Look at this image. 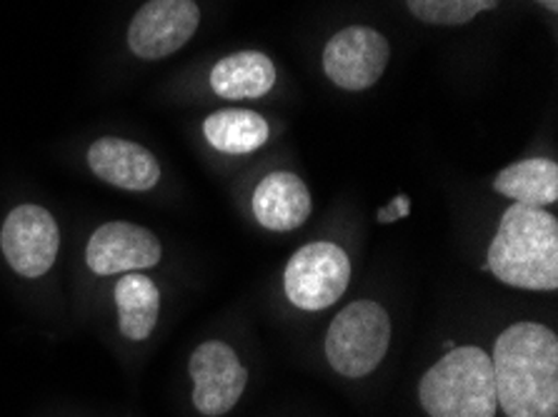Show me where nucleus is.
<instances>
[{
    "label": "nucleus",
    "mask_w": 558,
    "mask_h": 417,
    "mask_svg": "<svg viewBox=\"0 0 558 417\" xmlns=\"http://www.w3.org/2000/svg\"><path fill=\"white\" fill-rule=\"evenodd\" d=\"M496 403L506 417L558 415V338L538 322H515L496 340Z\"/></svg>",
    "instance_id": "obj_1"
},
{
    "label": "nucleus",
    "mask_w": 558,
    "mask_h": 417,
    "mask_svg": "<svg viewBox=\"0 0 558 417\" xmlns=\"http://www.w3.org/2000/svg\"><path fill=\"white\" fill-rule=\"evenodd\" d=\"M488 270L521 291L558 287V220L551 212L511 206L488 248Z\"/></svg>",
    "instance_id": "obj_2"
},
{
    "label": "nucleus",
    "mask_w": 558,
    "mask_h": 417,
    "mask_svg": "<svg viewBox=\"0 0 558 417\" xmlns=\"http://www.w3.org/2000/svg\"><path fill=\"white\" fill-rule=\"evenodd\" d=\"M418 397L428 417H496L492 355L481 347H453L421 378Z\"/></svg>",
    "instance_id": "obj_3"
},
{
    "label": "nucleus",
    "mask_w": 558,
    "mask_h": 417,
    "mask_svg": "<svg viewBox=\"0 0 558 417\" xmlns=\"http://www.w3.org/2000/svg\"><path fill=\"white\" fill-rule=\"evenodd\" d=\"M391 343V318L374 301L351 303L333 318L326 335V357L343 378H366L384 363Z\"/></svg>",
    "instance_id": "obj_4"
},
{
    "label": "nucleus",
    "mask_w": 558,
    "mask_h": 417,
    "mask_svg": "<svg viewBox=\"0 0 558 417\" xmlns=\"http://www.w3.org/2000/svg\"><path fill=\"white\" fill-rule=\"evenodd\" d=\"M351 280V260L333 243L295 250L283 272V291L295 308L318 312L341 301Z\"/></svg>",
    "instance_id": "obj_5"
},
{
    "label": "nucleus",
    "mask_w": 558,
    "mask_h": 417,
    "mask_svg": "<svg viewBox=\"0 0 558 417\" xmlns=\"http://www.w3.org/2000/svg\"><path fill=\"white\" fill-rule=\"evenodd\" d=\"M0 248L5 260L23 278H40L53 268L61 248V230L53 216L38 206L11 210L0 230Z\"/></svg>",
    "instance_id": "obj_6"
},
{
    "label": "nucleus",
    "mask_w": 558,
    "mask_h": 417,
    "mask_svg": "<svg viewBox=\"0 0 558 417\" xmlns=\"http://www.w3.org/2000/svg\"><path fill=\"white\" fill-rule=\"evenodd\" d=\"M198 23L196 0H148L131 21L129 46L143 61H160L181 50Z\"/></svg>",
    "instance_id": "obj_7"
},
{
    "label": "nucleus",
    "mask_w": 558,
    "mask_h": 417,
    "mask_svg": "<svg viewBox=\"0 0 558 417\" xmlns=\"http://www.w3.org/2000/svg\"><path fill=\"white\" fill-rule=\"evenodd\" d=\"M193 378V405L206 417H221L239 403L246 390L248 372L235 351L221 340L203 343L189 363Z\"/></svg>",
    "instance_id": "obj_8"
},
{
    "label": "nucleus",
    "mask_w": 558,
    "mask_h": 417,
    "mask_svg": "<svg viewBox=\"0 0 558 417\" xmlns=\"http://www.w3.org/2000/svg\"><path fill=\"white\" fill-rule=\"evenodd\" d=\"M388 40L366 25L338 30L326 42L324 71L338 88L366 90L384 75L388 65Z\"/></svg>",
    "instance_id": "obj_9"
},
{
    "label": "nucleus",
    "mask_w": 558,
    "mask_h": 417,
    "mask_svg": "<svg viewBox=\"0 0 558 417\" xmlns=\"http://www.w3.org/2000/svg\"><path fill=\"white\" fill-rule=\"evenodd\" d=\"M160 243L150 230L133 223H106L90 235L86 262L96 275L146 270L158 266Z\"/></svg>",
    "instance_id": "obj_10"
},
{
    "label": "nucleus",
    "mask_w": 558,
    "mask_h": 417,
    "mask_svg": "<svg viewBox=\"0 0 558 417\" xmlns=\"http://www.w3.org/2000/svg\"><path fill=\"white\" fill-rule=\"evenodd\" d=\"M88 165L100 181L121 191H150L160 181V165L154 152L123 138H100L93 143Z\"/></svg>",
    "instance_id": "obj_11"
},
{
    "label": "nucleus",
    "mask_w": 558,
    "mask_h": 417,
    "mask_svg": "<svg viewBox=\"0 0 558 417\" xmlns=\"http://www.w3.org/2000/svg\"><path fill=\"white\" fill-rule=\"evenodd\" d=\"M253 216L274 233L301 228L311 216V193L306 183L286 170L266 175L253 193Z\"/></svg>",
    "instance_id": "obj_12"
},
{
    "label": "nucleus",
    "mask_w": 558,
    "mask_h": 417,
    "mask_svg": "<svg viewBox=\"0 0 558 417\" xmlns=\"http://www.w3.org/2000/svg\"><path fill=\"white\" fill-rule=\"evenodd\" d=\"M276 68L270 58L258 50H243L216 63L210 71V88L228 100L260 98L274 88Z\"/></svg>",
    "instance_id": "obj_13"
},
{
    "label": "nucleus",
    "mask_w": 558,
    "mask_h": 417,
    "mask_svg": "<svg viewBox=\"0 0 558 417\" xmlns=\"http://www.w3.org/2000/svg\"><path fill=\"white\" fill-rule=\"evenodd\" d=\"M494 191L529 208H546L558 200V165L548 158H529L504 168Z\"/></svg>",
    "instance_id": "obj_14"
},
{
    "label": "nucleus",
    "mask_w": 558,
    "mask_h": 417,
    "mask_svg": "<svg viewBox=\"0 0 558 417\" xmlns=\"http://www.w3.org/2000/svg\"><path fill=\"white\" fill-rule=\"evenodd\" d=\"M116 305L123 338L141 343L154 333L160 310V293L154 280L143 272H125L116 287Z\"/></svg>",
    "instance_id": "obj_15"
},
{
    "label": "nucleus",
    "mask_w": 558,
    "mask_h": 417,
    "mask_svg": "<svg viewBox=\"0 0 558 417\" xmlns=\"http://www.w3.org/2000/svg\"><path fill=\"white\" fill-rule=\"evenodd\" d=\"M203 135L216 150L231 152V156H248L266 146L268 123L264 115L253 113V110L226 108L206 118Z\"/></svg>",
    "instance_id": "obj_16"
},
{
    "label": "nucleus",
    "mask_w": 558,
    "mask_h": 417,
    "mask_svg": "<svg viewBox=\"0 0 558 417\" xmlns=\"http://www.w3.org/2000/svg\"><path fill=\"white\" fill-rule=\"evenodd\" d=\"M418 21L434 25H463L478 13L492 11L498 0H405Z\"/></svg>",
    "instance_id": "obj_17"
},
{
    "label": "nucleus",
    "mask_w": 558,
    "mask_h": 417,
    "mask_svg": "<svg viewBox=\"0 0 558 417\" xmlns=\"http://www.w3.org/2000/svg\"><path fill=\"white\" fill-rule=\"evenodd\" d=\"M411 212V198L409 195H396L386 208L378 210V223H396V220L405 218Z\"/></svg>",
    "instance_id": "obj_18"
},
{
    "label": "nucleus",
    "mask_w": 558,
    "mask_h": 417,
    "mask_svg": "<svg viewBox=\"0 0 558 417\" xmlns=\"http://www.w3.org/2000/svg\"><path fill=\"white\" fill-rule=\"evenodd\" d=\"M538 3L548 5V8H551V11H556V8H558V0H538Z\"/></svg>",
    "instance_id": "obj_19"
}]
</instances>
